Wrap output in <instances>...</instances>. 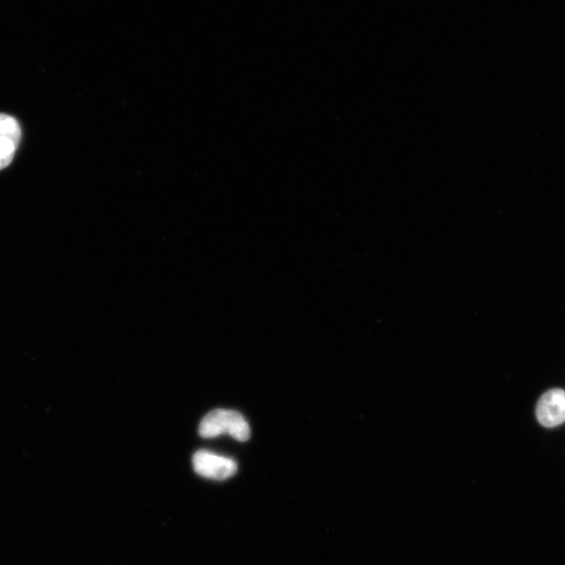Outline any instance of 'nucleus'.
<instances>
[{"mask_svg":"<svg viewBox=\"0 0 565 565\" xmlns=\"http://www.w3.org/2000/svg\"><path fill=\"white\" fill-rule=\"evenodd\" d=\"M0 139H5L18 146L21 129L18 122L4 113H0Z\"/></svg>","mask_w":565,"mask_h":565,"instance_id":"obj_4","label":"nucleus"},{"mask_svg":"<svg viewBox=\"0 0 565 565\" xmlns=\"http://www.w3.org/2000/svg\"><path fill=\"white\" fill-rule=\"evenodd\" d=\"M536 415L542 426L552 428L565 422V392L554 389L542 395L537 404Z\"/></svg>","mask_w":565,"mask_h":565,"instance_id":"obj_3","label":"nucleus"},{"mask_svg":"<svg viewBox=\"0 0 565 565\" xmlns=\"http://www.w3.org/2000/svg\"><path fill=\"white\" fill-rule=\"evenodd\" d=\"M228 434L238 441H247L251 437V428L244 417L234 411L215 410L202 419L199 435L211 439Z\"/></svg>","mask_w":565,"mask_h":565,"instance_id":"obj_1","label":"nucleus"},{"mask_svg":"<svg viewBox=\"0 0 565 565\" xmlns=\"http://www.w3.org/2000/svg\"><path fill=\"white\" fill-rule=\"evenodd\" d=\"M17 147L8 140L0 139V170L12 163Z\"/></svg>","mask_w":565,"mask_h":565,"instance_id":"obj_5","label":"nucleus"},{"mask_svg":"<svg viewBox=\"0 0 565 565\" xmlns=\"http://www.w3.org/2000/svg\"><path fill=\"white\" fill-rule=\"evenodd\" d=\"M193 465L199 476L216 481L228 480L237 472L235 461L205 450L196 452L193 457Z\"/></svg>","mask_w":565,"mask_h":565,"instance_id":"obj_2","label":"nucleus"}]
</instances>
